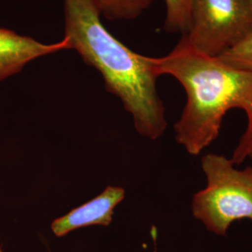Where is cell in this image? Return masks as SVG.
<instances>
[{"instance_id":"obj_1","label":"cell","mask_w":252,"mask_h":252,"mask_svg":"<svg viewBox=\"0 0 252 252\" xmlns=\"http://www.w3.org/2000/svg\"><path fill=\"white\" fill-rule=\"evenodd\" d=\"M63 37L70 49L99 71L106 89L122 101L139 135L161 137L167 123L150 57L131 51L108 32L95 0H63Z\"/></svg>"},{"instance_id":"obj_4","label":"cell","mask_w":252,"mask_h":252,"mask_svg":"<svg viewBox=\"0 0 252 252\" xmlns=\"http://www.w3.org/2000/svg\"><path fill=\"white\" fill-rule=\"evenodd\" d=\"M252 33L246 0H190L189 28L181 39L196 51L219 56Z\"/></svg>"},{"instance_id":"obj_12","label":"cell","mask_w":252,"mask_h":252,"mask_svg":"<svg viewBox=\"0 0 252 252\" xmlns=\"http://www.w3.org/2000/svg\"><path fill=\"white\" fill-rule=\"evenodd\" d=\"M249 157H251V158H252V153H250V155H249Z\"/></svg>"},{"instance_id":"obj_10","label":"cell","mask_w":252,"mask_h":252,"mask_svg":"<svg viewBox=\"0 0 252 252\" xmlns=\"http://www.w3.org/2000/svg\"><path fill=\"white\" fill-rule=\"evenodd\" d=\"M248 117V126L230 159L233 164H240L249 157L252 151V97L244 106Z\"/></svg>"},{"instance_id":"obj_6","label":"cell","mask_w":252,"mask_h":252,"mask_svg":"<svg viewBox=\"0 0 252 252\" xmlns=\"http://www.w3.org/2000/svg\"><path fill=\"white\" fill-rule=\"evenodd\" d=\"M125 197V189L108 186L96 197L54 220L51 229L57 237H63L84 227L108 226L112 221L115 208Z\"/></svg>"},{"instance_id":"obj_2","label":"cell","mask_w":252,"mask_h":252,"mask_svg":"<svg viewBox=\"0 0 252 252\" xmlns=\"http://www.w3.org/2000/svg\"><path fill=\"white\" fill-rule=\"evenodd\" d=\"M150 61L158 77L172 76L185 90L186 105L174 130L177 142L190 155L216 140L226 113L243 109L252 97V72L200 53L181 38L169 54Z\"/></svg>"},{"instance_id":"obj_3","label":"cell","mask_w":252,"mask_h":252,"mask_svg":"<svg viewBox=\"0 0 252 252\" xmlns=\"http://www.w3.org/2000/svg\"><path fill=\"white\" fill-rule=\"evenodd\" d=\"M207 186L193 194L191 213L207 231L226 235L235 220H252V167L237 169L223 155L201 160Z\"/></svg>"},{"instance_id":"obj_8","label":"cell","mask_w":252,"mask_h":252,"mask_svg":"<svg viewBox=\"0 0 252 252\" xmlns=\"http://www.w3.org/2000/svg\"><path fill=\"white\" fill-rule=\"evenodd\" d=\"M166 16L164 29L185 34L189 28L190 0H164Z\"/></svg>"},{"instance_id":"obj_9","label":"cell","mask_w":252,"mask_h":252,"mask_svg":"<svg viewBox=\"0 0 252 252\" xmlns=\"http://www.w3.org/2000/svg\"><path fill=\"white\" fill-rule=\"evenodd\" d=\"M217 57L234 68L252 72V33Z\"/></svg>"},{"instance_id":"obj_5","label":"cell","mask_w":252,"mask_h":252,"mask_svg":"<svg viewBox=\"0 0 252 252\" xmlns=\"http://www.w3.org/2000/svg\"><path fill=\"white\" fill-rule=\"evenodd\" d=\"M69 49L64 37L54 44H44L30 36L0 27V82L21 72L27 63L38 57Z\"/></svg>"},{"instance_id":"obj_7","label":"cell","mask_w":252,"mask_h":252,"mask_svg":"<svg viewBox=\"0 0 252 252\" xmlns=\"http://www.w3.org/2000/svg\"><path fill=\"white\" fill-rule=\"evenodd\" d=\"M100 13L108 20H133L149 9L154 0H95Z\"/></svg>"},{"instance_id":"obj_11","label":"cell","mask_w":252,"mask_h":252,"mask_svg":"<svg viewBox=\"0 0 252 252\" xmlns=\"http://www.w3.org/2000/svg\"><path fill=\"white\" fill-rule=\"evenodd\" d=\"M246 2L249 4V6L252 9V0H246Z\"/></svg>"}]
</instances>
